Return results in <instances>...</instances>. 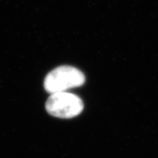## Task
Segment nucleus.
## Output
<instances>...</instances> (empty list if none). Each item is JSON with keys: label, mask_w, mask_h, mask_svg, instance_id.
<instances>
[{"label": "nucleus", "mask_w": 158, "mask_h": 158, "mask_svg": "<svg viewBox=\"0 0 158 158\" xmlns=\"http://www.w3.org/2000/svg\"><path fill=\"white\" fill-rule=\"evenodd\" d=\"M84 74L74 67L62 65L51 70L44 80V88L49 93L63 92L79 87L85 83Z\"/></svg>", "instance_id": "obj_1"}, {"label": "nucleus", "mask_w": 158, "mask_h": 158, "mask_svg": "<svg viewBox=\"0 0 158 158\" xmlns=\"http://www.w3.org/2000/svg\"><path fill=\"white\" fill-rule=\"evenodd\" d=\"M45 109L50 115L61 118L78 116L84 110L83 100L76 94L68 92L51 94L45 102Z\"/></svg>", "instance_id": "obj_2"}]
</instances>
